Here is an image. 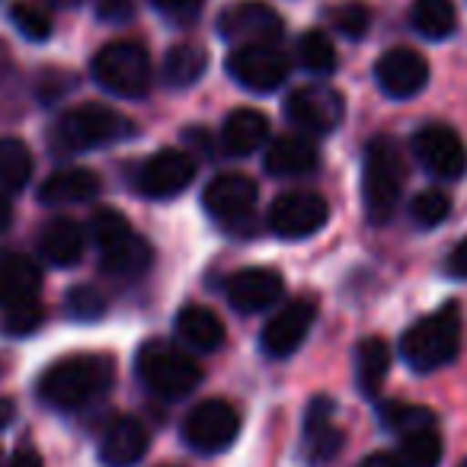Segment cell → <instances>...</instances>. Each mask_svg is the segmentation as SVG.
Listing matches in <instances>:
<instances>
[{"instance_id": "cell-1", "label": "cell", "mask_w": 467, "mask_h": 467, "mask_svg": "<svg viewBox=\"0 0 467 467\" xmlns=\"http://www.w3.org/2000/svg\"><path fill=\"white\" fill-rule=\"evenodd\" d=\"M112 362L103 356H71L55 362L52 368L42 371L39 397L52 410H84L97 403L99 397L109 394L112 388Z\"/></svg>"}, {"instance_id": "cell-2", "label": "cell", "mask_w": 467, "mask_h": 467, "mask_svg": "<svg viewBox=\"0 0 467 467\" xmlns=\"http://www.w3.org/2000/svg\"><path fill=\"white\" fill-rule=\"evenodd\" d=\"M93 244L99 247V263L109 275L116 279H138L150 269L154 263V250L144 241L141 234H135V227L125 221V214H119L116 208H103L93 214L90 231Z\"/></svg>"}, {"instance_id": "cell-3", "label": "cell", "mask_w": 467, "mask_h": 467, "mask_svg": "<svg viewBox=\"0 0 467 467\" xmlns=\"http://www.w3.org/2000/svg\"><path fill=\"white\" fill-rule=\"evenodd\" d=\"M403 192V157L394 141L388 138H371L365 148V170H362V202L365 218L371 224H388L394 218V208Z\"/></svg>"}, {"instance_id": "cell-4", "label": "cell", "mask_w": 467, "mask_h": 467, "mask_svg": "<svg viewBox=\"0 0 467 467\" xmlns=\"http://www.w3.org/2000/svg\"><path fill=\"white\" fill-rule=\"evenodd\" d=\"M461 352V317L454 307L416 320L400 337V356L413 371H435L454 362Z\"/></svg>"}, {"instance_id": "cell-5", "label": "cell", "mask_w": 467, "mask_h": 467, "mask_svg": "<svg viewBox=\"0 0 467 467\" xmlns=\"http://www.w3.org/2000/svg\"><path fill=\"white\" fill-rule=\"evenodd\" d=\"M138 378L154 397L163 400H182L192 394L202 381V368L189 352L180 346L163 343V339H150L138 349Z\"/></svg>"}, {"instance_id": "cell-6", "label": "cell", "mask_w": 467, "mask_h": 467, "mask_svg": "<svg viewBox=\"0 0 467 467\" xmlns=\"http://www.w3.org/2000/svg\"><path fill=\"white\" fill-rule=\"evenodd\" d=\"M90 71L93 80L119 99H141L154 84V67H150L148 48L129 39L109 42V46L99 48Z\"/></svg>"}, {"instance_id": "cell-7", "label": "cell", "mask_w": 467, "mask_h": 467, "mask_svg": "<svg viewBox=\"0 0 467 467\" xmlns=\"http://www.w3.org/2000/svg\"><path fill=\"white\" fill-rule=\"evenodd\" d=\"M131 135V122L103 103H84L61 112L55 138L65 150H97Z\"/></svg>"}, {"instance_id": "cell-8", "label": "cell", "mask_w": 467, "mask_h": 467, "mask_svg": "<svg viewBox=\"0 0 467 467\" xmlns=\"http://www.w3.org/2000/svg\"><path fill=\"white\" fill-rule=\"evenodd\" d=\"M241 432V413L221 397L202 400L189 410L186 422H182V439L192 451L199 454H221L234 445Z\"/></svg>"}, {"instance_id": "cell-9", "label": "cell", "mask_w": 467, "mask_h": 467, "mask_svg": "<svg viewBox=\"0 0 467 467\" xmlns=\"http://www.w3.org/2000/svg\"><path fill=\"white\" fill-rule=\"evenodd\" d=\"M218 33L234 46H275L285 33V23L273 4L237 0L218 14Z\"/></svg>"}, {"instance_id": "cell-10", "label": "cell", "mask_w": 467, "mask_h": 467, "mask_svg": "<svg viewBox=\"0 0 467 467\" xmlns=\"http://www.w3.org/2000/svg\"><path fill=\"white\" fill-rule=\"evenodd\" d=\"M285 119L298 131L307 135H330L343 125L346 119V99L339 90L327 84L298 87L285 99Z\"/></svg>"}, {"instance_id": "cell-11", "label": "cell", "mask_w": 467, "mask_h": 467, "mask_svg": "<svg viewBox=\"0 0 467 467\" xmlns=\"http://www.w3.org/2000/svg\"><path fill=\"white\" fill-rule=\"evenodd\" d=\"M413 157L432 180L454 182L467 170V148L448 125H426L413 135Z\"/></svg>"}, {"instance_id": "cell-12", "label": "cell", "mask_w": 467, "mask_h": 467, "mask_svg": "<svg viewBox=\"0 0 467 467\" xmlns=\"http://www.w3.org/2000/svg\"><path fill=\"white\" fill-rule=\"evenodd\" d=\"M288 58L275 46H237L227 55V74H231L244 90L273 93L288 80Z\"/></svg>"}, {"instance_id": "cell-13", "label": "cell", "mask_w": 467, "mask_h": 467, "mask_svg": "<svg viewBox=\"0 0 467 467\" xmlns=\"http://www.w3.org/2000/svg\"><path fill=\"white\" fill-rule=\"evenodd\" d=\"M269 231L285 237V241H305L311 234H317L320 227L330 221V208L327 199L317 192H285L273 202L269 208Z\"/></svg>"}, {"instance_id": "cell-14", "label": "cell", "mask_w": 467, "mask_h": 467, "mask_svg": "<svg viewBox=\"0 0 467 467\" xmlns=\"http://www.w3.org/2000/svg\"><path fill=\"white\" fill-rule=\"evenodd\" d=\"M195 180V161L186 150L163 148L138 167L135 186L144 199H176Z\"/></svg>"}, {"instance_id": "cell-15", "label": "cell", "mask_w": 467, "mask_h": 467, "mask_svg": "<svg viewBox=\"0 0 467 467\" xmlns=\"http://www.w3.org/2000/svg\"><path fill=\"white\" fill-rule=\"evenodd\" d=\"M202 202H205V212L212 214L221 227L241 231V227L254 218L256 182L244 173H221L208 182Z\"/></svg>"}, {"instance_id": "cell-16", "label": "cell", "mask_w": 467, "mask_h": 467, "mask_svg": "<svg viewBox=\"0 0 467 467\" xmlns=\"http://www.w3.org/2000/svg\"><path fill=\"white\" fill-rule=\"evenodd\" d=\"M317 320V305L311 298H292L266 320L263 327V352L269 358H288L301 349Z\"/></svg>"}, {"instance_id": "cell-17", "label": "cell", "mask_w": 467, "mask_h": 467, "mask_svg": "<svg viewBox=\"0 0 467 467\" xmlns=\"http://www.w3.org/2000/svg\"><path fill=\"white\" fill-rule=\"evenodd\" d=\"M378 90L390 99H413L426 90L429 65L416 48H390L375 61Z\"/></svg>"}, {"instance_id": "cell-18", "label": "cell", "mask_w": 467, "mask_h": 467, "mask_svg": "<svg viewBox=\"0 0 467 467\" xmlns=\"http://www.w3.org/2000/svg\"><path fill=\"white\" fill-rule=\"evenodd\" d=\"M282 298H285V279H282L275 269L250 266L227 279V301H231L234 311H241V314L269 311V307H275Z\"/></svg>"}, {"instance_id": "cell-19", "label": "cell", "mask_w": 467, "mask_h": 467, "mask_svg": "<svg viewBox=\"0 0 467 467\" xmlns=\"http://www.w3.org/2000/svg\"><path fill=\"white\" fill-rule=\"evenodd\" d=\"M333 400L330 397H314L307 403L305 416V439H301V458L311 467H324L343 451V429L333 422Z\"/></svg>"}, {"instance_id": "cell-20", "label": "cell", "mask_w": 467, "mask_h": 467, "mask_svg": "<svg viewBox=\"0 0 467 467\" xmlns=\"http://www.w3.org/2000/svg\"><path fill=\"white\" fill-rule=\"evenodd\" d=\"M150 435L141 420L135 416H119L106 426L99 441V464L103 467H135L148 454Z\"/></svg>"}, {"instance_id": "cell-21", "label": "cell", "mask_w": 467, "mask_h": 467, "mask_svg": "<svg viewBox=\"0 0 467 467\" xmlns=\"http://www.w3.org/2000/svg\"><path fill=\"white\" fill-rule=\"evenodd\" d=\"M320 150L307 135H282L266 148V173L279 180H295L317 170Z\"/></svg>"}, {"instance_id": "cell-22", "label": "cell", "mask_w": 467, "mask_h": 467, "mask_svg": "<svg viewBox=\"0 0 467 467\" xmlns=\"http://www.w3.org/2000/svg\"><path fill=\"white\" fill-rule=\"evenodd\" d=\"M87 237L90 234L71 218H55L52 224L42 227V237H39V254L46 263L58 269H71L84 260L87 254Z\"/></svg>"}, {"instance_id": "cell-23", "label": "cell", "mask_w": 467, "mask_h": 467, "mask_svg": "<svg viewBox=\"0 0 467 467\" xmlns=\"http://www.w3.org/2000/svg\"><path fill=\"white\" fill-rule=\"evenodd\" d=\"M99 195V176L87 167H65L55 170L46 182L39 186V202L42 205H84Z\"/></svg>"}, {"instance_id": "cell-24", "label": "cell", "mask_w": 467, "mask_h": 467, "mask_svg": "<svg viewBox=\"0 0 467 467\" xmlns=\"http://www.w3.org/2000/svg\"><path fill=\"white\" fill-rule=\"evenodd\" d=\"M269 141V119L260 109H234L221 125V148L234 157H250Z\"/></svg>"}, {"instance_id": "cell-25", "label": "cell", "mask_w": 467, "mask_h": 467, "mask_svg": "<svg viewBox=\"0 0 467 467\" xmlns=\"http://www.w3.org/2000/svg\"><path fill=\"white\" fill-rule=\"evenodd\" d=\"M42 273L33 260L20 254H0V307L39 301Z\"/></svg>"}, {"instance_id": "cell-26", "label": "cell", "mask_w": 467, "mask_h": 467, "mask_svg": "<svg viewBox=\"0 0 467 467\" xmlns=\"http://www.w3.org/2000/svg\"><path fill=\"white\" fill-rule=\"evenodd\" d=\"M176 337L195 352H218L224 346V320L212 307L189 305L176 317Z\"/></svg>"}, {"instance_id": "cell-27", "label": "cell", "mask_w": 467, "mask_h": 467, "mask_svg": "<svg viewBox=\"0 0 467 467\" xmlns=\"http://www.w3.org/2000/svg\"><path fill=\"white\" fill-rule=\"evenodd\" d=\"M208 67V55L202 46L195 42H182V46H173L163 58V80L167 87L180 90V87H192L199 84V78Z\"/></svg>"}, {"instance_id": "cell-28", "label": "cell", "mask_w": 467, "mask_h": 467, "mask_svg": "<svg viewBox=\"0 0 467 467\" xmlns=\"http://www.w3.org/2000/svg\"><path fill=\"white\" fill-rule=\"evenodd\" d=\"M413 29L426 39L439 42L448 39L458 26V10H454V0H413Z\"/></svg>"}, {"instance_id": "cell-29", "label": "cell", "mask_w": 467, "mask_h": 467, "mask_svg": "<svg viewBox=\"0 0 467 467\" xmlns=\"http://www.w3.org/2000/svg\"><path fill=\"white\" fill-rule=\"evenodd\" d=\"M390 371V349L384 339L371 337L356 346V381L365 394H378Z\"/></svg>"}, {"instance_id": "cell-30", "label": "cell", "mask_w": 467, "mask_h": 467, "mask_svg": "<svg viewBox=\"0 0 467 467\" xmlns=\"http://www.w3.org/2000/svg\"><path fill=\"white\" fill-rule=\"evenodd\" d=\"M33 150L20 138H0V186L10 192L26 189V182L33 180Z\"/></svg>"}, {"instance_id": "cell-31", "label": "cell", "mask_w": 467, "mask_h": 467, "mask_svg": "<svg viewBox=\"0 0 467 467\" xmlns=\"http://www.w3.org/2000/svg\"><path fill=\"white\" fill-rule=\"evenodd\" d=\"M445 445H441V435L432 429H420V432L400 435V448H397V461L403 467H439Z\"/></svg>"}, {"instance_id": "cell-32", "label": "cell", "mask_w": 467, "mask_h": 467, "mask_svg": "<svg viewBox=\"0 0 467 467\" xmlns=\"http://www.w3.org/2000/svg\"><path fill=\"white\" fill-rule=\"evenodd\" d=\"M298 65L305 67L311 78H330L337 71V48H333L330 36L311 29L298 39Z\"/></svg>"}, {"instance_id": "cell-33", "label": "cell", "mask_w": 467, "mask_h": 467, "mask_svg": "<svg viewBox=\"0 0 467 467\" xmlns=\"http://www.w3.org/2000/svg\"><path fill=\"white\" fill-rule=\"evenodd\" d=\"M381 422L388 429H394L397 435H410V432H420V429H432L435 416L429 407L390 400V403H381Z\"/></svg>"}, {"instance_id": "cell-34", "label": "cell", "mask_w": 467, "mask_h": 467, "mask_svg": "<svg viewBox=\"0 0 467 467\" xmlns=\"http://www.w3.org/2000/svg\"><path fill=\"white\" fill-rule=\"evenodd\" d=\"M10 20L29 42H46L52 36V14L36 0H16L10 7Z\"/></svg>"}, {"instance_id": "cell-35", "label": "cell", "mask_w": 467, "mask_h": 467, "mask_svg": "<svg viewBox=\"0 0 467 467\" xmlns=\"http://www.w3.org/2000/svg\"><path fill=\"white\" fill-rule=\"evenodd\" d=\"M46 320L39 301H26V305H4L0 307V333L7 337H29L36 333Z\"/></svg>"}, {"instance_id": "cell-36", "label": "cell", "mask_w": 467, "mask_h": 467, "mask_svg": "<svg viewBox=\"0 0 467 467\" xmlns=\"http://www.w3.org/2000/svg\"><path fill=\"white\" fill-rule=\"evenodd\" d=\"M327 20L333 23V29L346 36V39H365L371 26V10L358 0H349V4H339V7L327 10Z\"/></svg>"}, {"instance_id": "cell-37", "label": "cell", "mask_w": 467, "mask_h": 467, "mask_svg": "<svg viewBox=\"0 0 467 467\" xmlns=\"http://www.w3.org/2000/svg\"><path fill=\"white\" fill-rule=\"evenodd\" d=\"M451 212V199L441 189H422L410 205V214L420 227H439Z\"/></svg>"}, {"instance_id": "cell-38", "label": "cell", "mask_w": 467, "mask_h": 467, "mask_svg": "<svg viewBox=\"0 0 467 467\" xmlns=\"http://www.w3.org/2000/svg\"><path fill=\"white\" fill-rule=\"evenodd\" d=\"M67 311L80 320H97L99 314L106 311V298L90 285H78L71 295H67Z\"/></svg>"}, {"instance_id": "cell-39", "label": "cell", "mask_w": 467, "mask_h": 467, "mask_svg": "<svg viewBox=\"0 0 467 467\" xmlns=\"http://www.w3.org/2000/svg\"><path fill=\"white\" fill-rule=\"evenodd\" d=\"M161 14L173 16V20H189V16L199 14L202 7V0H150Z\"/></svg>"}, {"instance_id": "cell-40", "label": "cell", "mask_w": 467, "mask_h": 467, "mask_svg": "<svg viewBox=\"0 0 467 467\" xmlns=\"http://www.w3.org/2000/svg\"><path fill=\"white\" fill-rule=\"evenodd\" d=\"M135 14L131 7V0H99V16L103 20H112V23H122Z\"/></svg>"}, {"instance_id": "cell-41", "label": "cell", "mask_w": 467, "mask_h": 467, "mask_svg": "<svg viewBox=\"0 0 467 467\" xmlns=\"http://www.w3.org/2000/svg\"><path fill=\"white\" fill-rule=\"evenodd\" d=\"M445 269H448V275H451V279H467V237L451 250V254H448Z\"/></svg>"}, {"instance_id": "cell-42", "label": "cell", "mask_w": 467, "mask_h": 467, "mask_svg": "<svg viewBox=\"0 0 467 467\" xmlns=\"http://www.w3.org/2000/svg\"><path fill=\"white\" fill-rule=\"evenodd\" d=\"M7 467H42V454L36 451L33 445H20L14 451V458H10Z\"/></svg>"}, {"instance_id": "cell-43", "label": "cell", "mask_w": 467, "mask_h": 467, "mask_svg": "<svg viewBox=\"0 0 467 467\" xmlns=\"http://www.w3.org/2000/svg\"><path fill=\"white\" fill-rule=\"evenodd\" d=\"M358 467H403V464H400V461H397V454H384V451H378V454H368V458H365Z\"/></svg>"}, {"instance_id": "cell-44", "label": "cell", "mask_w": 467, "mask_h": 467, "mask_svg": "<svg viewBox=\"0 0 467 467\" xmlns=\"http://www.w3.org/2000/svg\"><path fill=\"white\" fill-rule=\"evenodd\" d=\"M14 413H16V403L10 397H0V429L14 422Z\"/></svg>"}, {"instance_id": "cell-45", "label": "cell", "mask_w": 467, "mask_h": 467, "mask_svg": "<svg viewBox=\"0 0 467 467\" xmlns=\"http://www.w3.org/2000/svg\"><path fill=\"white\" fill-rule=\"evenodd\" d=\"M10 221H14V212H10V202L4 199V195H0V234L7 231Z\"/></svg>"}, {"instance_id": "cell-46", "label": "cell", "mask_w": 467, "mask_h": 467, "mask_svg": "<svg viewBox=\"0 0 467 467\" xmlns=\"http://www.w3.org/2000/svg\"><path fill=\"white\" fill-rule=\"evenodd\" d=\"M42 4H52V7H78L80 0H42Z\"/></svg>"}, {"instance_id": "cell-47", "label": "cell", "mask_w": 467, "mask_h": 467, "mask_svg": "<svg viewBox=\"0 0 467 467\" xmlns=\"http://www.w3.org/2000/svg\"><path fill=\"white\" fill-rule=\"evenodd\" d=\"M458 467H467V458H464V461H461V464H458Z\"/></svg>"}]
</instances>
